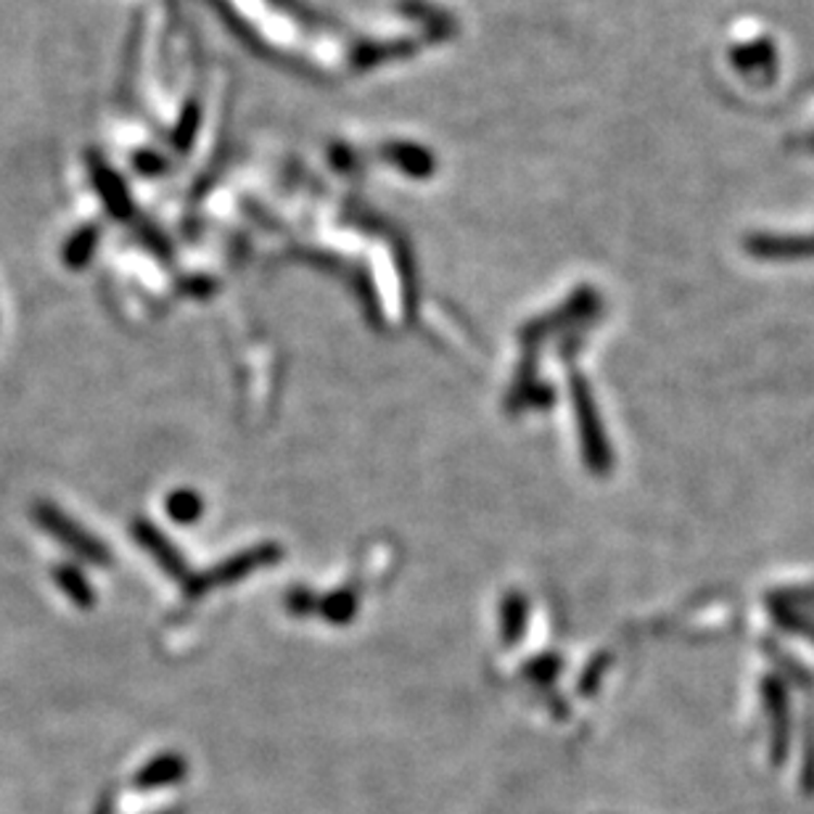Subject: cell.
Instances as JSON below:
<instances>
[{
  "instance_id": "obj_1",
  "label": "cell",
  "mask_w": 814,
  "mask_h": 814,
  "mask_svg": "<svg viewBox=\"0 0 814 814\" xmlns=\"http://www.w3.org/2000/svg\"><path fill=\"white\" fill-rule=\"evenodd\" d=\"M33 519L42 532L51 534L62 548L75 552V556L82 558V561L96 563V567L109 563V552L99 539H96L88 530H82L72 516H66L64 510L59 506H53V503H48V500L35 503Z\"/></svg>"
},
{
  "instance_id": "obj_5",
  "label": "cell",
  "mask_w": 814,
  "mask_h": 814,
  "mask_svg": "<svg viewBox=\"0 0 814 814\" xmlns=\"http://www.w3.org/2000/svg\"><path fill=\"white\" fill-rule=\"evenodd\" d=\"M53 582L62 590L77 609H90L96 603V593L90 587V582L85 580V574L72 563H62V567L53 569Z\"/></svg>"
},
{
  "instance_id": "obj_2",
  "label": "cell",
  "mask_w": 814,
  "mask_h": 814,
  "mask_svg": "<svg viewBox=\"0 0 814 814\" xmlns=\"http://www.w3.org/2000/svg\"><path fill=\"white\" fill-rule=\"evenodd\" d=\"M85 167H88L90 183H93L96 193H99L103 209L114 217V220H130L132 215V199L127 193L125 180L119 178L117 169L112 164L103 162L99 151H88L85 154Z\"/></svg>"
},
{
  "instance_id": "obj_3",
  "label": "cell",
  "mask_w": 814,
  "mask_h": 814,
  "mask_svg": "<svg viewBox=\"0 0 814 814\" xmlns=\"http://www.w3.org/2000/svg\"><path fill=\"white\" fill-rule=\"evenodd\" d=\"M764 701L767 714L773 720V759L777 764L786 759L788 740H791V709H788V692L780 679H764Z\"/></svg>"
},
{
  "instance_id": "obj_4",
  "label": "cell",
  "mask_w": 814,
  "mask_h": 814,
  "mask_svg": "<svg viewBox=\"0 0 814 814\" xmlns=\"http://www.w3.org/2000/svg\"><path fill=\"white\" fill-rule=\"evenodd\" d=\"M101 244V228L99 225H82L77 228L62 246V263L66 270H85L90 259L96 257Z\"/></svg>"
}]
</instances>
